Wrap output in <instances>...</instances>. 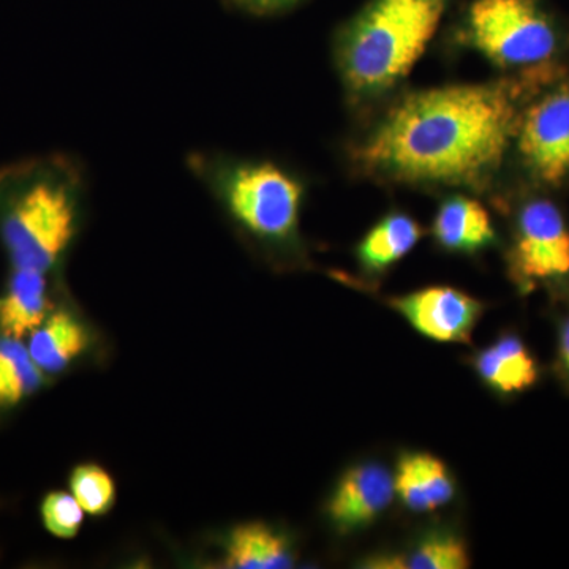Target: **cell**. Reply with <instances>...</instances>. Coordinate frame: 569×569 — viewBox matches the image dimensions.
<instances>
[{
	"label": "cell",
	"mask_w": 569,
	"mask_h": 569,
	"mask_svg": "<svg viewBox=\"0 0 569 569\" xmlns=\"http://www.w3.org/2000/svg\"><path fill=\"white\" fill-rule=\"evenodd\" d=\"M50 309L44 272L14 269L6 295L0 298V332L21 340L43 325Z\"/></svg>",
	"instance_id": "obj_12"
},
{
	"label": "cell",
	"mask_w": 569,
	"mask_h": 569,
	"mask_svg": "<svg viewBox=\"0 0 569 569\" xmlns=\"http://www.w3.org/2000/svg\"><path fill=\"white\" fill-rule=\"evenodd\" d=\"M395 497V475L381 463L362 462L340 478L326 512L340 535H351L372 526Z\"/></svg>",
	"instance_id": "obj_9"
},
{
	"label": "cell",
	"mask_w": 569,
	"mask_h": 569,
	"mask_svg": "<svg viewBox=\"0 0 569 569\" xmlns=\"http://www.w3.org/2000/svg\"><path fill=\"white\" fill-rule=\"evenodd\" d=\"M421 236L417 220L407 213H389L366 234L356 254L365 271L378 274L410 253Z\"/></svg>",
	"instance_id": "obj_15"
},
{
	"label": "cell",
	"mask_w": 569,
	"mask_h": 569,
	"mask_svg": "<svg viewBox=\"0 0 569 569\" xmlns=\"http://www.w3.org/2000/svg\"><path fill=\"white\" fill-rule=\"evenodd\" d=\"M509 266L520 283L569 274V228L556 204L535 200L520 211Z\"/></svg>",
	"instance_id": "obj_6"
},
{
	"label": "cell",
	"mask_w": 569,
	"mask_h": 569,
	"mask_svg": "<svg viewBox=\"0 0 569 569\" xmlns=\"http://www.w3.org/2000/svg\"><path fill=\"white\" fill-rule=\"evenodd\" d=\"M519 151L539 181L559 186L569 174V81L520 116Z\"/></svg>",
	"instance_id": "obj_7"
},
{
	"label": "cell",
	"mask_w": 569,
	"mask_h": 569,
	"mask_svg": "<svg viewBox=\"0 0 569 569\" xmlns=\"http://www.w3.org/2000/svg\"><path fill=\"white\" fill-rule=\"evenodd\" d=\"M408 323L437 342L467 343L482 313L473 296L451 287H429L391 299Z\"/></svg>",
	"instance_id": "obj_8"
},
{
	"label": "cell",
	"mask_w": 569,
	"mask_h": 569,
	"mask_svg": "<svg viewBox=\"0 0 569 569\" xmlns=\"http://www.w3.org/2000/svg\"><path fill=\"white\" fill-rule=\"evenodd\" d=\"M467 40L501 69L548 62L557 50V33L538 0H473Z\"/></svg>",
	"instance_id": "obj_5"
},
{
	"label": "cell",
	"mask_w": 569,
	"mask_h": 569,
	"mask_svg": "<svg viewBox=\"0 0 569 569\" xmlns=\"http://www.w3.org/2000/svg\"><path fill=\"white\" fill-rule=\"evenodd\" d=\"M224 550V567L231 569H283L295 565L290 541L263 522L236 527Z\"/></svg>",
	"instance_id": "obj_14"
},
{
	"label": "cell",
	"mask_w": 569,
	"mask_h": 569,
	"mask_svg": "<svg viewBox=\"0 0 569 569\" xmlns=\"http://www.w3.org/2000/svg\"><path fill=\"white\" fill-rule=\"evenodd\" d=\"M88 347V332L69 312H56L47 323L32 332L31 353L33 362L43 372L58 373L78 358Z\"/></svg>",
	"instance_id": "obj_16"
},
{
	"label": "cell",
	"mask_w": 569,
	"mask_h": 569,
	"mask_svg": "<svg viewBox=\"0 0 569 569\" xmlns=\"http://www.w3.org/2000/svg\"><path fill=\"white\" fill-rule=\"evenodd\" d=\"M194 178L242 230L268 244H288L298 233L305 186L279 164L198 151L187 157Z\"/></svg>",
	"instance_id": "obj_4"
},
{
	"label": "cell",
	"mask_w": 569,
	"mask_h": 569,
	"mask_svg": "<svg viewBox=\"0 0 569 569\" xmlns=\"http://www.w3.org/2000/svg\"><path fill=\"white\" fill-rule=\"evenodd\" d=\"M43 370L33 362L20 340L0 339V407H10L32 395L43 381Z\"/></svg>",
	"instance_id": "obj_18"
},
{
	"label": "cell",
	"mask_w": 569,
	"mask_h": 569,
	"mask_svg": "<svg viewBox=\"0 0 569 569\" xmlns=\"http://www.w3.org/2000/svg\"><path fill=\"white\" fill-rule=\"evenodd\" d=\"M3 183L2 230L14 269L47 272L77 233L86 179L67 159L9 176Z\"/></svg>",
	"instance_id": "obj_2"
},
{
	"label": "cell",
	"mask_w": 569,
	"mask_h": 569,
	"mask_svg": "<svg viewBox=\"0 0 569 569\" xmlns=\"http://www.w3.org/2000/svg\"><path fill=\"white\" fill-rule=\"evenodd\" d=\"M70 488L78 503L89 515L100 516L110 511L116 489L110 475L97 466H81L70 478Z\"/></svg>",
	"instance_id": "obj_19"
},
{
	"label": "cell",
	"mask_w": 569,
	"mask_h": 569,
	"mask_svg": "<svg viewBox=\"0 0 569 569\" xmlns=\"http://www.w3.org/2000/svg\"><path fill=\"white\" fill-rule=\"evenodd\" d=\"M44 527L58 538H73L80 530L84 509L77 498L66 492H52L44 498L43 507Z\"/></svg>",
	"instance_id": "obj_20"
},
{
	"label": "cell",
	"mask_w": 569,
	"mask_h": 569,
	"mask_svg": "<svg viewBox=\"0 0 569 569\" xmlns=\"http://www.w3.org/2000/svg\"><path fill=\"white\" fill-rule=\"evenodd\" d=\"M438 244L451 252L477 253L496 241V228L485 206L473 198H448L433 220Z\"/></svg>",
	"instance_id": "obj_11"
},
{
	"label": "cell",
	"mask_w": 569,
	"mask_h": 569,
	"mask_svg": "<svg viewBox=\"0 0 569 569\" xmlns=\"http://www.w3.org/2000/svg\"><path fill=\"white\" fill-rule=\"evenodd\" d=\"M451 0H372L340 40L339 66L351 92L376 96L413 69Z\"/></svg>",
	"instance_id": "obj_3"
},
{
	"label": "cell",
	"mask_w": 569,
	"mask_h": 569,
	"mask_svg": "<svg viewBox=\"0 0 569 569\" xmlns=\"http://www.w3.org/2000/svg\"><path fill=\"white\" fill-rule=\"evenodd\" d=\"M473 365L481 380L501 395L526 391L538 380L537 361L516 336H501L475 356Z\"/></svg>",
	"instance_id": "obj_13"
},
{
	"label": "cell",
	"mask_w": 569,
	"mask_h": 569,
	"mask_svg": "<svg viewBox=\"0 0 569 569\" xmlns=\"http://www.w3.org/2000/svg\"><path fill=\"white\" fill-rule=\"evenodd\" d=\"M376 569H466L470 567V557L466 542L451 531H430L419 539L410 552L381 553L370 557L362 565Z\"/></svg>",
	"instance_id": "obj_17"
},
{
	"label": "cell",
	"mask_w": 569,
	"mask_h": 569,
	"mask_svg": "<svg viewBox=\"0 0 569 569\" xmlns=\"http://www.w3.org/2000/svg\"><path fill=\"white\" fill-rule=\"evenodd\" d=\"M241 6L253 11H272L282 9L284 6L296 2V0H238Z\"/></svg>",
	"instance_id": "obj_21"
},
{
	"label": "cell",
	"mask_w": 569,
	"mask_h": 569,
	"mask_svg": "<svg viewBox=\"0 0 569 569\" xmlns=\"http://www.w3.org/2000/svg\"><path fill=\"white\" fill-rule=\"evenodd\" d=\"M560 355L561 359H563L565 366L569 369V318L567 323H565L563 329H561Z\"/></svg>",
	"instance_id": "obj_22"
},
{
	"label": "cell",
	"mask_w": 569,
	"mask_h": 569,
	"mask_svg": "<svg viewBox=\"0 0 569 569\" xmlns=\"http://www.w3.org/2000/svg\"><path fill=\"white\" fill-rule=\"evenodd\" d=\"M395 488L403 507L418 515L447 507L456 493V482L448 467L429 452H406L400 456Z\"/></svg>",
	"instance_id": "obj_10"
},
{
	"label": "cell",
	"mask_w": 569,
	"mask_h": 569,
	"mask_svg": "<svg viewBox=\"0 0 569 569\" xmlns=\"http://www.w3.org/2000/svg\"><path fill=\"white\" fill-rule=\"evenodd\" d=\"M520 92L503 80L410 93L356 146L355 162L392 181L485 186L518 133Z\"/></svg>",
	"instance_id": "obj_1"
}]
</instances>
